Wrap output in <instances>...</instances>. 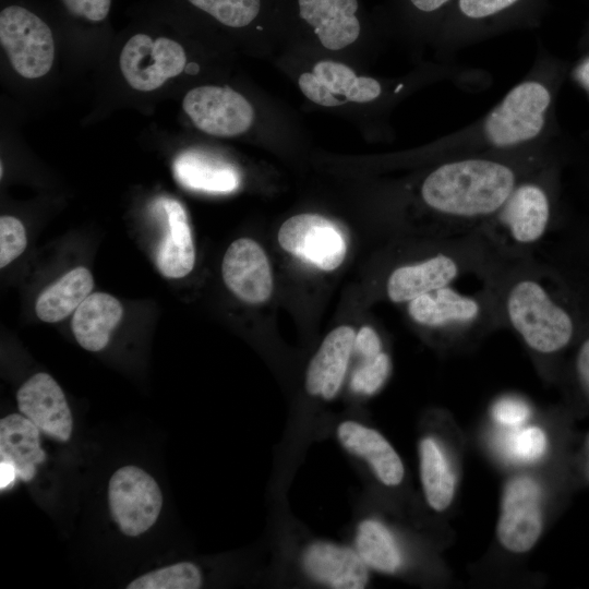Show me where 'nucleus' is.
<instances>
[{
	"mask_svg": "<svg viewBox=\"0 0 589 589\" xmlns=\"http://www.w3.org/2000/svg\"><path fill=\"white\" fill-rule=\"evenodd\" d=\"M489 286L503 326L533 353L557 358L573 349L584 321L581 272L530 256L503 263Z\"/></svg>",
	"mask_w": 589,
	"mask_h": 589,
	"instance_id": "1",
	"label": "nucleus"
},
{
	"mask_svg": "<svg viewBox=\"0 0 589 589\" xmlns=\"http://www.w3.org/2000/svg\"><path fill=\"white\" fill-rule=\"evenodd\" d=\"M531 172L512 160L455 159L438 165L424 177L419 196L424 208L440 221L442 238L467 236L478 231Z\"/></svg>",
	"mask_w": 589,
	"mask_h": 589,
	"instance_id": "2",
	"label": "nucleus"
},
{
	"mask_svg": "<svg viewBox=\"0 0 589 589\" xmlns=\"http://www.w3.org/2000/svg\"><path fill=\"white\" fill-rule=\"evenodd\" d=\"M554 176L532 173L521 179L502 207L476 231L500 261L533 256L554 218Z\"/></svg>",
	"mask_w": 589,
	"mask_h": 589,
	"instance_id": "3",
	"label": "nucleus"
},
{
	"mask_svg": "<svg viewBox=\"0 0 589 589\" xmlns=\"http://www.w3.org/2000/svg\"><path fill=\"white\" fill-rule=\"evenodd\" d=\"M407 313L419 327L450 338L503 326L489 285L476 293L437 288L409 301Z\"/></svg>",
	"mask_w": 589,
	"mask_h": 589,
	"instance_id": "4",
	"label": "nucleus"
},
{
	"mask_svg": "<svg viewBox=\"0 0 589 589\" xmlns=\"http://www.w3.org/2000/svg\"><path fill=\"white\" fill-rule=\"evenodd\" d=\"M551 100L543 83H519L486 117V141L494 147L508 148L536 139L544 128Z\"/></svg>",
	"mask_w": 589,
	"mask_h": 589,
	"instance_id": "5",
	"label": "nucleus"
},
{
	"mask_svg": "<svg viewBox=\"0 0 589 589\" xmlns=\"http://www.w3.org/2000/svg\"><path fill=\"white\" fill-rule=\"evenodd\" d=\"M0 43L11 65L23 77H41L53 64L51 29L23 7L10 5L1 11Z\"/></svg>",
	"mask_w": 589,
	"mask_h": 589,
	"instance_id": "6",
	"label": "nucleus"
},
{
	"mask_svg": "<svg viewBox=\"0 0 589 589\" xmlns=\"http://www.w3.org/2000/svg\"><path fill=\"white\" fill-rule=\"evenodd\" d=\"M108 504L120 531L129 537H137L156 522L163 507V494L149 473L128 465L111 476Z\"/></svg>",
	"mask_w": 589,
	"mask_h": 589,
	"instance_id": "7",
	"label": "nucleus"
},
{
	"mask_svg": "<svg viewBox=\"0 0 589 589\" xmlns=\"http://www.w3.org/2000/svg\"><path fill=\"white\" fill-rule=\"evenodd\" d=\"M277 240L286 252L325 272L337 269L347 254L340 228L318 214L291 216L280 226Z\"/></svg>",
	"mask_w": 589,
	"mask_h": 589,
	"instance_id": "8",
	"label": "nucleus"
},
{
	"mask_svg": "<svg viewBox=\"0 0 589 589\" xmlns=\"http://www.w3.org/2000/svg\"><path fill=\"white\" fill-rule=\"evenodd\" d=\"M183 47L166 37L153 39L146 34L132 36L120 53L119 65L127 83L134 89L151 92L185 68Z\"/></svg>",
	"mask_w": 589,
	"mask_h": 589,
	"instance_id": "9",
	"label": "nucleus"
},
{
	"mask_svg": "<svg viewBox=\"0 0 589 589\" xmlns=\"http://www.w3.org/2000/svg\"><path fill=\"white\" fill-rule=\"evenodd\" d=\"M182 108L201 131L223 137L247 132L254 120L250 101L227 86L204 85L190 89Z\"/></svg>",
	"mask_w": 589,
	"mask_h": 589,
	"instance_id": "10",
	"label": "nucleus"
},
{
	"mask_svg": "<svg viewBox=\"0 0 589 589\" xmlns=\"http://www.w3.org/2000/svg\"><path fill=\"white\" fill-rule=\"evenodd\" d=\"M541 489L536 480L518 476L506 483L497 522L501 544L514 553L529 551L542 531Z\"/></svg>",
	"mask_w": 589,
	"mask_h": 589,
	"instance_id": "11",
	"label": "nucleus"
},
{
	"mask_svg": "<svg viewBox=\"0 0 589 589\" xmlns=\"http://www.w3.org/2000/svg\"><path fill=\"white\" fill-rule=\"evenodd\" d=\"M298 84L306 98L324 107L369 103L382 92L375 79L358 76L350 67L330 60L320 61L312 72L302 73Z\"/></svg>",
	"mask_w": 589,
	"mask_h": 589,
	"instance_id": "12",
	"label": "nucleus"
},
{
	"mask_svg": "<svg viewBox=\"0 0 589 589\" xmlns=\"http://www.w3.org/2000/svg\"><path fill=\"white\" fill-rule=\"evenodd\" d=\"M221 275L227 288L245 303L262 304L273 293L268 257L253 239L240 238L231 242L223 259Z\"/></svg>",
	"mask_w": 589,
	"mask_h": 589,
	"instance_id": "13",
	"label": "nucleus"
},
{
	"mask_svg": "<svg viewBox=\"0 0 589 589\" xmlns=\"http://www.w3.org/2000/svg\"><path fill=\"white\" fill-rule=\"evenodd\" d=\"M20 412L40 431L60 442L72 434L73 418L59 384L48 373H36L16 393Z\"/></svg>",
	"mask_w": 589,
	"mask_h": 589,
	"instance_id": "14",
	"label": "nucleus"
},
{
	"mask_svg": "<svg viewBox=\"0 0 589 589\" xmlns=\"http://www.w3.org/2000/svg\"><path fill=\"white\" fill-rule=\"evenodd\" d=\"M303 572L315 582L333 589H362L370 568L353 548L332 541L309 543L301 555Z\"/></svg>",
	"mask_w": 589,
	"mask_h": 589,
	"instance_id": "15",
	"label": "nucleus"
},
{
	"mask_svg": "<svg viewBox=\"0 0 589 589\" xmlns=\"http://www.w3.org/2000/svg\"><path fill=\"white\" fill-rule=\"evenodd\" d=\"M356 332L349 325L330 330L311 358L304 376L306 393L329 401L340 392L353 353Z\"/></svg>",
	"mask_w": 589,
	"mask_h": 589,
	"instance_id": "16",
	"label": "nucleus"
},
{
	"mask_svg": "<svg viewBox=\"0 0 589 589\" xmlns=\"http://www.w3.org/2000/svg\"><path fill=\"white\" fill-rule=\"evenodd\" d=\"M294 8L300 22L329 50L350 46L361 34L359 0H294Z\"/></svg>",
	"mask_w": 589,
	"mask_h": 589,
	"instance_id": "17",
	"label": "nucleus"
},
{
	"mask_svg": "<svg viewBox=\"0 0 589 589\" xmlns=\"http://www.w3.org/2000/svg\"><path fill=\"white\" fill-rule=\"evenodd\" d=\"M336 438L346 452L364 461L383 485L393 488L402 482L404 462L394 446L377 430L347 419L337 424Z\"/></svg>",
	"mask_w": 589,
	"mask_h": 589,
	"instance_id": "18",
	"label": "nucleus"
},
{
	"mask_svg": "<svg viewBox=\"0 0 589 589\" xmlns=\"http://www.w3.org/2000/svg\"><path fill=\"white\" fill-rule=\"evenodd\" d=\"M166 220L165 235L158 245L155 263L166 278H182L195 264V249L184 207L175 199L161 197L157 204Z\"/></svg>",
	"mask_w": 589,
	"mask_h": 589,
	"instance_id": "19",
	"label": "nucleus"
},
{
	"mask_svg": "<svg viewBox=\"0 0 589 589\" xmlns=\"http://www.w3.org/2000/svg\"><path fill=\"white\" fill-rule=\"evenodd\" d=\"M172 168L177 181L194 191L231 193L241 183L240 173L232 164L197 148L179 154Z\"/></svg>",
	"mask_w": 589,
	"mask_h": 589,
	"instance_id": "20",
	"label": "nucleus"
},
{
	"mask_svg": "<svg viewBox=\"0 0 589 589\" xmlns=\"http://www.w3.org/2000/svg\"><path fill=\"white\" fill-rule=\"evenodd\" d=\"M123 306L113 296L91 293L75 310L71 327L79 345L88 351H100L121 322Z\"/></svg>",
	"mask_w": 589,
	"mask_h": 589,
	"instance_id": "21",
	"label": "nucleus"
},
{
	"mask_svg": "<svg viewBox=\"0 0 589 589\" xmlns=\"http://www.w3.org/2000/svg\"><path fill=\"white\" fill-rule=\"evenodd\" d=\"M39 431L22 413L0 420V461L11 462L23 481H31L36 474V466L46 459Z\"/></svg>",
	"mask_w": 589,
	"mask_h": 589,
	"instance_id": "22",
	"label": "nucleus"
},
{
	"mask_svg": "<svg viewBox=\"0 0 589 589\" xmlns=\"http://www.w3.org/2000/svg\"><path fill=\"white\" fill-rule=\"evenodd\" d=\"M94 280L91 272L79 266L47 287L37 298L35 312L46 323L62 321L91 294Z\"/></svg>",
	"mask_w": 589,
	"mask_h": 589,
	"instance_id": "23",
	"label": "nucleus"
},
{
	"mask_svg": "<svg viewBox=\"0 0 589 589\" xmlns=\"http://www.w3.org/2000/svg\"><path fill=\"white\" fill-rule=\"evenodd\" d=\"M418 453L425 501L432 509L443 512L450 505L455 494V476L450 464L433 437H422Z\"/></svg>",
	"mask_w": 589,
	"mask_h": 589,
	"instance_id": "24",
	"label": "nucleus"
},
{
	"mask_svg": "<svg viewBox=\"0 0 589 589\" xmlns=\"http://www.w3.org/2000/svg\"><path fill=\"white\" fill-rule=\"evenodd\" d=\"M353 549L370 569L378 573L395 574L404 563L394 534L382 521L374 518H365L359 522Z\"/></svg>",
	"mask_w": 589,
	"mask_h": 589,
	"instance_id": "25",
	"label": "nucleus"
},
{
	"mask_svg": "<svg viewBox=\"0 0 589 589\" xmlns=\"http://www.w3.org/2000/svg\"><path fill=\"white\" fill-rule=\"evenodd\" d=\"M203 576L197 565L180 562L146 573L133 581L128 589H199Z\"/></svg>",
	"mask_w": 589,
	"mask_h": 589,
	"instance_id": "26",
	"label": "nucleus"
},
{
	"mask_svg": "<svg viewBox=\"0 0 589 589\" xmlns=\"http://www.w3.org/2000/svg\"><path fill=\"white\" fill-rule=\"evenodd\" d=\"M225 26L243 28L262 14L264 0H188Z\"/></svg>",
	"mask_w": 589,
	"mask_h": 589,
	"instance_id": "27",
	"label": "nucleus"
},
{
	"mask_svg": "<svg viewBox=\"0 0 589 589\" xmlns=\"http://www.w3.org/2000/svg\"><path fill=\"white\" fill-rule=\"evenodd\" d=\"M587 271V269H585ZM584 290V321L573 347L570 376L580 396L589 405V272H581Z\"/></svg>",
	"mask_w": 589,
	"mask_h": 589,
	"instance_id": "28",
	"label": "nucleus"
},
{
	"mask_svg": "<svg viewBox=\"0 0 589 589\" xmlns=\"http://www.w3.org/2000/svg\"><path fill=\"white\" fill-rule=\"evenodd\" d=\"M548 443V436L542 429L519 426L503 435L500 448L507 458L514 461L532 462L545 454Z\"/></svg>",
	"mask_w": 589,
	"mask_h": 589,
	"instance_id": "29",
	"label": "nucleus"
},
{
	"mask_svg": "<svg viewBox=\"0 0 589 589\" xmlns=\"http://www.w3.org/2000/svg\"><path fill=\"white\" fill-rule=\"evenodd\" d=\"M390 370V358L385 351L373 358L361 359L350 375V389L358 395L372 396L383 387Z\"/></svg>",
	"mask_w": 589,
	"mask_h": 589,
	"instance_id": "30",
	"label": "nucleus"
},
{
	"mask_svg": "<svg viewBox=\"0 0 589 589\" xmlns=\"http://www.w3.org/2000/svg\"><path fill=\"white\" fill-rule=\"evenodd\" d=\"M27 245L24 225L13 216L0 218V267L3 268L19 257Z\"/></svg>",
	"mask_w": 589,
	"mask_h": 589,
	"instance_id": "31",
	"label": "nucleus"
},
{
	"mask_svg": "<svg viewBox=\"0 0 589 589\" xmlns=\"http://www.w3.org/2000/svg\"><path fill=\"white\" fill-rule=\"evenodd\" d=\"M529 406L520 398L506 396L498 399L492 407L494 420L505 428L516 429L530 417Z\"/></svg>",
	"mask_w": 589,
	"mask_h": 589,
	"instance_id": "32",
	"label": "nucleus"
},
{
	"mask_svg": "<svg viewBox=\"0 0 589 589\" xmlns=\"http://www.w3.org/2000/svg\"><path fill=\"white\" fill-rule=\"evenodd\" d=\"M68 11L92 22L106 19L111 0H61Z\"/></svg>",
	"mask_w": 589,
	"mask_h": 589,
	"instance_id": "33",
	"label": "nucleus"
},
{
	"mask_svg": "<svg viewBox=\"0 0 589 589\" xmlns=\"http://www.w3.org/2000/svg\"><path fill=\"white\" fill-rule=\"evenodd\" d=\"M518 0H459V9L464 15L470 19H483L494 15Z\"/></svg>",
	"mask_w": 589,
	"mask_h": 589,
	"instance_id": "34",
	"label": "nucleus"
},
{
	"mask_svg": "<svg viewBox=\"0 0 589 589\" xmlns=\"http://www.w3.org/2000/svg\"><path fill=\"white\" fill-rule=\"evenodd\" d=\"M383 351L382 339L373 327L365 325L356 333L353 352L360 360L376 357Z\"/></svg>",
	"mask_w": 589,
	"mask_h": 589,
	"instance_id": "35",
	"label": "nucleus"
},
{
	"mask_svg": "<svg viewBox=\"0 0 589 589\" xmlns=\"http://www.w3.org/2000/svg\"><path fill=\"white\" fill-rule=\"evenodd\" d=\"M570 233V249L577 262L589 272V224H580Z\"/></svg>",
	"mask_w": 589,
	"mask_h": 589,
	"instance_id": "36",
	"label": "nucleus"
},
{
	"mask_svg": "<svg viewBox=\"0 0 589 589\" xmlns=\"http://www.w3.org/2000/svg\"><path fill=\"white\" fill-rule=\"evenodd\" d=\"M17 477L15 467L9 461H0V490H7L14 484Z\"/></svg>",
	"mask_w": 589,
	"mask_h": 589,
	"instance_id": "37",
	"label": "nucleus"
},
{
	"mask_svg": "<svg viewBox=\"0 0 589 589\" xmlns=\"http://www.w3.org/2000/svg\"><path fill=\"white\" fill-rule=\"evenodd\" d=\"M410 4L418 11L423 13H431L443 5H445L449 0H408Z\"/></svg>",
	"mask_w": 589,
	"mask_h": 589,
	"instance_id": "38",
	"label": "nucleus"
},
{
	"mask_svg": "<svg viewBox=\"0 0 589 589\" xmlns=\"http://www.w3.org/2000/svg\"><path fill=\"white\" fill-rule=\"evenodd\" d=\"M574 76L577 82L589 93V56L577 65Z\"/></svg>",
	"mask_w": 589,
	"mask_h": 589,
	"instance_id": "39",
	"label": "nucleus"
},
{
	"mask_svg": "<svg viewBox=\"0 0 589 589\" xmlns=\"http://www.w3.org/2000/svg\"><path fill=\"white\" fill-rule=\"evenodd\" d=\"M580 468L584 477L589 481V434L587 435L580 454Z\"/></svg>",
	"mask_w": 589,
	"mask_h": 589,
	"instance_id": "40",
	"label": "nucleus"
}]
</instances>
